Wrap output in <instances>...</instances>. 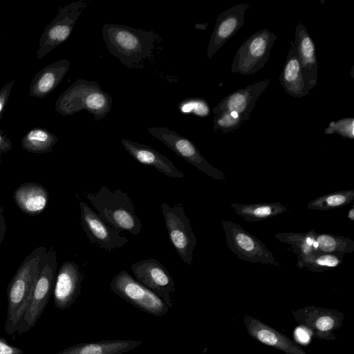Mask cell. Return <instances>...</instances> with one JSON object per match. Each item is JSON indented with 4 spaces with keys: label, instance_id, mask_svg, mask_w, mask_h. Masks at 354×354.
<instances>
[{
    "label": "cell",
    "instance_id": "6da1fadb",
    "mask_svg": "<svg viewBox=\"0 0 354 354\" xmlns=\"http://www.w3.org/2000/svg\"><path fill=\"white\" fill-rule=\"evenodd\" d=\"M102 33L110 53L129 68H142L160 39L153 31L115 24H104Z\"/></svg>",
    "mask_w": 354,
    "mask_h": 354
},
{
    "label": "cell",
    "instance_id": "7a4b0ae2",
    "mask_svg": "<svg viewBox=\"0 0 354 354\" xmlns=\"http://www.w3.org/2000/svg\"><path fill=\"white\" fill-rule=\"evenodd\" d=\"M46 252L47 248L44 245L30 252L8 285V310L4 330L8 335L17 333L30 301Z\"/></svg>",
    "mask_w": 354,
    "mask_h": 354
},
{
    "label": "cell",
    "instance_id": "3957f363",
    "mask_svg": "<svg viewBox=\"0 0 354 354\" xmlns=\"http://www.w3.org/2000/svg\"><path fill=\"white\" fill-rule=\"evenodd\" d=\"M85 197L100 217L110 226L138 235L142 229L140 218L129 196L120 189L114 191L103 185L96 193L86 192Z\"/></svg>",
    "mask_w": 354,
    "mask_h": 354
},
{
    "label": "cell",
    "instance_id": "277c9868",
    "mask_svg": "<svg viewBox=\"0 0 354 354\" xmlns=\"http://www.w3.org/2000/svg\"><path fill=\"white\" fill-rule=\"evenodd\" d=\"M112 102L111 95L98 82L80 78L59 95L55 109L63 116L85 110L99 121L110 112Z\"/></svg>",
    "mask_w": 354,
    "mask_h": 354
},
{
    "label": "cell",
    "instance_id": "5b68a950",
    "mask_svg": "<svg viewBox=\"0 0 354 354\" xmlns=\"http://www.w3.org/2000/svg\"><path fill=\"white\" fill-rule=\"evenodd\" d=\"M57 268L56 250L52 246L44 259L30 301L17 330L18 334L29 331L40 318L53 294Z\"/></svg>",
    "mask_w": 354,
    "mask_h": 354
},
{
    "label": "cell",
    "instance_id": "8992f818",
    "mask_svg": "<svg viewBox=\"0 0 354 354\" xmlns=\"http://www.w3.org/2000/svg\"><path fill=\"white\" fill-rule=\"evenodd\" d=\"M277 35L268 29L253 33L237 49L231 66V71L241 75H253L265 66Z\"/></svg>",
    "mask_w": 354,
    "mask_h": 354
},
{
    "label": "cell",
    "instance_id": "52a82bcc",
    "mask_svg": "<svg viewBox=\"0 0 354 354\" xmlns=\"http://www.w3.org/2000/svg\"><path fill=\"white\" fill-rule=\"evenodd\" d=\"M110 288L115 295L151 315L162 317L169 310L160 297L137 281L126 270H121L113 277Z\"/></svg>",
    "mask_w": 354,
    "mask_h": 354
},
{
    "label": "cell",
    "instance_id": "ba28073f",
    "mask_svg": "<svg viewBox=\"0 0 354 354\" xmlns=\"http://www.w3.org/2000/svg\"><path fill=\"white\" fill-rule=\"evenodd\" d=\"M88 1L78 0L59 8L56 17L46 26L36 53V59H41L71 35L75 24Z\"/></svg>",
    "mask_w": 354,
    "mask_h": 354
},
{
    "label": "cell",
    "instance_id": "9c48e42d",
    "mask_svg": "<svg viewBox=\"0 0 354 354\" xmlns=\"http://www.w3.org/2000/svg\"><path fill=\"white\" fill-rule=\"evenodd\" d=\"M161 209L171 243L180 258L187 265H192L197 242L183 205L178 203L171 207L162 203Z\"/></svg>",
    "mask_w": 354,
    "mask_h": 354
},
{
    "label": "cell",
    "instance_id": "30bf717a",
    "mask_svg": "<svg viewBox=\"0 0 354 354\" xmlns=\"http://www.w3.org/2000/svg\"><path fill=\"white\" fill-rule=\"evenodd\" d=\"M221 223L227 245L239 259L250 263L279 266L266 245L239 224L230 221H222Z\"/></svg>",
    "mask_w": 354,
    "mask_h": 354
},
{
    "label": "cell",
    "instance_id": "8fae6325",
    "mask_svg": "<svg viewBox=\"0 0 354 354\" xmlns=\"http://www.w3.org/2000/svg\"><path fill=\"white\" fill-rule=\"evenodd\" d=\"M147 131L198 170L215 180L225 181L224 174L210 165L188 138L164 127H148Z\"/></svg>",
    "mask_w": 354,
    "mask_h": 354
},
{
    "label": "cell",
    "instance_id": "7c38bea8",
    "mask_svg": "<svg viewBox=\"0 0 354 354\" xmlns=\"http://www.w3.org/2000/svg\"><path fill=\"white\" fill-rule=\"evenodd\" d=\"M131 268L137 281L160 297L169 308H172L174 281L160 262L150 258L137 261Z\"/></svg>",
    "mask_w": 354,
    "mask_h": 354
},
{
    "label": "cell",
    "instance_id": "4fadbf2b",
    "mask_svg": "<svg viewBox=\"0 0 354 354\" xmlns=\"http://www.w3.org/2000/svg\"><path fill=\"white\" fill-rule=\"evenodd\" d=\"M81 226L89 241L111 252L129 242L120 230L106 223L88 204L80 202Z\"/></svg>",
    "mask_w": 354,
    "mask_h": 354
},
{
    "label": "cell",
    "instance_id": "5bb4252c",
    "mask_svg": "<svg viewBox=\"0 0 354 354\" xmlns=\"http://www.w3.org/2000/svg\"><path fill=\"white\" fill-rule=\"evenodd\" d=\"M270 82V79H265L234 91L221 100L213 108L212 113L214 115L223 113L242 123L245 122Z\"/></svg>",
    "mask_w": 354,
    "mask_h": 354
},
{
    "label": "cell",
    "instance_id": "9a60e30c",
    "mask_svg": "<svg viewBox=\"0 0 354 354\" xmlns=\"http://www.w3.org/2000/svg\"><path fill=\"white\" fill-rule=\"evenodd\" d=\"M83 278V272L75 262H63L56 274L53 292L57 308L64 310L75 303L81 293Z\"/></svg>",
    "mask_w": 354,
    "mask_h": 354
},
{
    "label": "cell",
    "instance_id": "2e32d148",
    "mask_svg": "<svg viewBox=\"0 0 354 354\" xmlns=\"http://www.w3.org/2000/svg\"><path fill=\"white\" fill-rule=\"evenodd\" d=\"M250 6L248 3H239L218 16L207 48L208 59H211L243 26L244 15Z\"/></svg>",
    "mask_w": 354,
    "mask_h": 354
},
{
    "label": "cell",
    "instance_id": "e0dca14e",
    "mask_svg": "<svg viewBox=\"0 0 354 354\" xmlns=\"http://www.w3.org/2000/svg\"><path fill=\"white\" fill-rule=\"evenodd\" d=\"M301 73L307 89L314 88L317 83L318 64L315 44L305 26L299 23L295 28L294 41Z\"/></svg>",
    "mask_w": 354,
    "mask_h": 354
},
{
    "label": "cell",
    "instance_id": "ac0fdd59",
    "mask_svg": "<svg viewBox=\"0 0 354 354\" xmlns=\"http://www.w3.org/2000/svg\"><path fill=\"white\" fill-rule=\"evenodd\" d=\"M121 143L133 159L140 164L152 166L171 178H184V174L177 169L172 161L154 149L127 139H122Z\"/></svg>",
    "mask_w": 354,
    "mask_h": 354
},
{
    "label": "cell",
    "instance_id": "d6986e66",
    "mask_svg": "<svg viewBox=\"0 0 354 354\" xmlns=\"http://www.w3.org/2000/svg\"><path fill=\"white\" fill-rule=\"evenodd\" d=\"M70 66V61L63 59L43 68L33 77L28 95L42 99L49 95L60 84Z\"/></svg>",
    "mask_w": 354,
    "mask_h": 354
},
{
    "label": "cell",
    "instance_id": "ffe728a7",
    "mask_svg": "<svg viewBox=\"0 0 354 354\" xmlns=\"http://www.w3.org/2000/svg\"><path fill=\"white\" fill-rule=\"evenodd\" d=\"M49 198L47 189L35 182L21 184L13 194L14 201L20 210L32 216L45 210Z\"/></svg>",
    "mask_w": 354,
    "mask_h": 354
},
{
    "label": "cell",
    "instance_id": "44dd1931",
    "mask_svg": "<svg viewBox=\"0 0 354 354\" xmlns=\"http://www.w3.org/2000/svg\"><path fill=\"white\" fill-rule=\"evenodd\" d=\"M279 79L286 93L290 96L302 97L309 94L293 41L290 44V50Z\"/></svg>",
    "mask_w": 354,
    "mask_h": 354
},
{
    "label": "cell",
    "instance_id": "7402d4cb",
    "mask_svg": "<svg viewBox=\"0 0 354 354\" xmlns=\"http://www.w3.org/2000/svg\"><path fill=\"white\" fill-rule=\"evenodd\" d=\"M141 341L115 339L79 343L55 354H122L142 344Z\"/></svg>",
    "mask_w": 354,
    "mask_h": 354
},
{
    "label": "cell",
    "instance_id": "603a6c76",
    "mask_svg": "<svg viewBox=\"0 0 354 354\" xmlns=\"http://www.w3.org/2000/svg\"><path fill=\"white\" fill-rule=\"evenodd\" d=\"M354 251V241L342 236L317 233L313 254H330L343 259L346 253Z\"/></svg>",
    "mask_w": 354,
    "mask_h": 354
},
{
    "label": "cell",
    "instance_id": "cb8c5ba5",
    "mask_svg": "<svg viewBox=\"0 0 354 354\" xmlns=\"http://www.w3.org/2000/svg\"><path fill=\"white\" fill-rule=\"evenodd\" d=\"M231 207L236 214L245 221L252 222L270 218L286 211V207L279 202L257 204L232 203Z\"/></svg>",
    "mask_w": 354,
    "mask_h": 354
},
{
    "label": "cell",
    "instance_id": "d4e9b609",
    "mask_svg": "<svg viewBox=\"0 0 354 354\" xmlns=\"http://www.w3.org/2000/svg\"><path fill=\"white\" fill-rule=\"evenodd\" d=\"M58 140V137L48 130L34 127L24 136L21 146L28 152L42 154L52 151Z\"/></svg>",
    "mask_w": 354,
    "mask_h": 354
},
{
    "label": "cell",
    "instance_id": "484cf974",
    "mask_svg": "<svg viewBox=\"0 0 354 354\" xmlns=\"http://www.w3.org/2000/svg\"><path fill=\"white\" fill-rule=\"evenodd\" d=\"M250 333L260 342L283 350L286 353L300 354L302 351L297 346L292 344L288 339L283 337L267 326L252 321L250 324Z\"/></svg>",
    "mask_w": 354,
    "mask_h": 354
},
{
    "label": "cell",
    "instance_id": "4316f807",
    "mask_svg": "<svg viewBox=\"0 0 354 354\" xmlns=\"http://www.w3.org/2000/svg\"><path fill=\"white\" fill-rule=\"evenodd\" d=\"M315 230L306 233L283 232L275 234L281 242L289 244L298 257L314 253V242L317 234Z\"/></svg>",
    "mask_w": 354,
    "mask_h": 354
},
{
    "label": "cell",
    "instance_id": "83f0119b",
    "mask_svg": "<svg viewBox=\"0 0 354 354\" xmlns=\"http://www.w3.org/2000/svg\"><path fill=\"white\" fill-rule=\"evenodd\" d=\"M353 200V189L337 191L311 201L308 204V209L319 211L330 210L345 206Z\"/></svg>",
    "mask_w": 354,
    "mask_h": 354
},
{
    "label": "cell",
    "instance_id": "f1b7e54d",
    "mask_svg": "<svg viewBox=\"0 0 354 354\" xmlns=\"http://www.w3.org/2000/svg\"><path fill=\"white\" fill-rule=\"evenodd\" d=\"M343 259L330 254H310L298 257L297 266L314 272L333 269L341 265Z\"/></svg>",
    "mask_w": 354,
    "mask_h": 354
},
{
    "label": "cell",
    "instance_id": "f546056e",
    "mask_svg": "<svg viewBox=\"0 0 354 354\" xmlns=\"http://www.w3.org/2000/svg\"><path fill=\"white\" fill-rule=\"evenodd\" d=\"M353 118H345L337 122L332 121L325 129L324 133L326 134L336 133L342 137L353 139Z\"/></svg>",
    "mask_w": 354,
    "mask_h": 354
},
{
    "label": "cell",
    "instance_id": "4dcf8cb0",
    "mask_svg": "<svg viewBox=\"0 0 354 354\" xmlns=\"http://www.w3.org/2000/svg\"><path fill=\"white\" fill-rule=\"evenodd\" d=\"M15 80H11L0 89V120L5 111L6 106L8 102Z\"/></svg>",
    "mask_w": 354,
    "mask_h": 354
},
{
    "label": "cell",
    "instance_id": "1f68e13d",
    "mask_svg": "<svg viewBox=\"0 0 354 354\" xmlns=\"http://www.w3.org/2000/svg\"><path fill=\"white\" fill-rule=\"evenodd\" d=\"M24 351L11 344L0 336V354H23Z\"/></svg>",
    "mask_w": 354,
    "mask_h": 354
},
{
    "label": "cell",
    "instance_id": "d6a6232c",
    "mask_svg": "<svg viewBox=\"0 0 354 354\" xmlns=\"http://www.w3.org/2000/svg\"><path fill=\"white\" fill-rule=\"evenodd\" d=\"M12 148L11 140L4 134V132L0 129V164L2 162V154L10 151Z\"/></svg>",
    "mask_w": 354,
    "mask_h": 354
},
{
    "label": "cell",
    "instance_id": "836d02e7",
    "mask_svg": "<svg viewBox=\"0 0 354 354\" xmlns=\"http://www.w3.org/2000/svg\"><path fill=\"white\" fill-rule=\"evenodd\" d=\"M333 324L334 321L330 317L323 316L317 320L315 326L319 330L326 331L330 329Z\"/></svg>",
    "mask_w": 354,
    "mask_h": 354
},
{
    "label": "cell",
    "instance_id": "e575fe53",
    "mask_svg": "<svg viewBox=\"0 0 354 354\" xmlns=\"http://www.w3.org/2000/svg\"><path fill=\"white\" fill-rule=\"evenodd\" d=\"M6 232V221L4 216V208L0 206V246L5 238Z\"/></svg>",
    "mask_w": 354,
    "mask_h": 354
},
{
    "label": "cell",
    "instance_id": "d590c367",
    "mask_svg": "<svg viewBox=\"0 0 354 354\" xmlns=\"http://www.w3.org/2000/svg\"><path fill=\"white\" fill-rule=\"evenodd\" d=\"M297 335L298 338L302 342H306L309 338L308 334L301 330H299V332H297Z\"/></svg>",
    "mask_w": 354,
    "mask_h": 354
},
{
    "label": "cell",
    "instance_id": "8d00e7d4",
    "mask_svg": "<svg viewBox=\"0 0 354 354\" xmlns=\"http://www.w3.org/2000/svg\"><path fill=\"white\" fill-rule=\"evenodd\" d=\"M348 218L351 220V221H354V208H353V206L349 209L348 212Z\"/></svg>",
    "mask_w": 354,
    "mask_h": 354
},
{
    "label": "cell",
    "instance_id": "74e56055",
    "mask_svg": "<svg viewBox=\"0 0 354 354\" xmlns=\"http://www.w3.org/2000/svg\"><path fill=\"white\" fill-rule=\"evenodd\" d=\"M0 37H1V30H0Z\"/></svg>",
    "mask_w": 354,
    "mask_h": 354
}]
</instances>
